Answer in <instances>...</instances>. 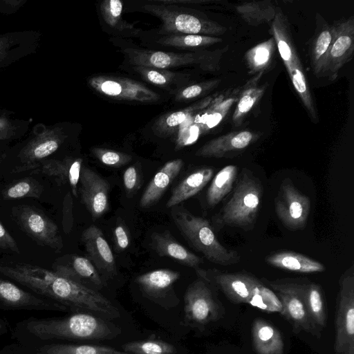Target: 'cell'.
Returning <instances> with one entry per match:
<instances>
[{
  "label": "cell",
  "instance_id": "6da1fadb",
  "mask_svg": "<svg viewBox=\"0 0 354 354\" xmlns=\"http://www.w3.org/2000/svg\"><path fill=\"white\" fill-rule=\"evenodd\" d=\"M0 274L42 297L64 306L69 313L85 312L111 321L120 316L118 308L98 291L53 270L16 263L0 264Z\"/></svg>",
  "mask_w": 354,
  "mask_h": 354
},
{
  "label": "cell",
  "instance_id": "7a4b0ae2",
  "mask_svg": "<svg viewBox=\"0 0 354 354\" xmlns=\"http://www.w3.org/2000/svg\"><path fill=\"white\" fill-rule=\"evenodd\" d=\"M12 338L25 346L54 343H80L113 339L120 328L112 321L94 314L77 312L63 317H31L17 322Z\"/></svg>",
  "mask_w": 354,
  "mask_h": 354
},
{
  "label": "cell",
  "instance_id": "3957f363",
  "mask_svg": "<svg viewBox=\"0 0 354 354\" xmlns=\"http://www.w3.org/2000/svg\"><path fill=\"white\" fill-rule=\"evenodd\" d=\"M196 272L201 279L220 289L232 302L248 304L266 313L283 315L282 304L274 291L250 273L199 268Z\"/></svg>",
  "mask_w": 354,
  "mask_h": 354
},
{
  "label": "cell",
  "instance_id": "277c9868",
  "mask_svg": "<svg viewBox=\"0 0 354 354\" xmlns=\"http://www.w3.org/2000/svg\"><path fill=\"white\" fill-rule=\"evenodd\" d=\"M70 130L65 123L35 124L24 140L6 152L12 156L16 163L13 171L35 170L41 162L50 159L70 138Z\"/></svg>",
  "mask_w": 354,
  "mask_h": 354
},
{
  "label": "cell",
  "instance_id": "5b68a950",
  "mask_svg": "<svg viewBox=\"0 0 354 354\" xmlns=\"http://www.w3.org/2000/svg\"><path fill=\"white\" fill-rule=\"evenodd\" d=\"M171 215L187 243L208 261L221 266H230L239 262V253L227 249L219 242L207 220L177 205L172 207Z\"/></svg>",
  "mask_w": 354,
  "mask_h": 354
},
{
  "label": "cell",
  "instance_id": "8992f818",
  "mask_svg": "<svg viewBox=\"0 0 354 354\" xmlns=\"http://www.w3.org/2000/svg\"><path fill=\"white\" fill-rule=\"evenodd\" d=\"M270 32L274 37L279 55L285 65L292 86L308 115L318 121L317 111L302 64L297 52L288 19L279 8L271 22Z\"/></svg>",
  "mask_w": 354,
  "mask_h": 354
},
{
  "label": "cell",
  "instance_id": "52a82bcc",
  "mask_svg": "<svg viewBox=\"0 0 354 354\" xmlns=\"http://www.w3.org/2000/svg\"><path fill=\"white\" fill-rule=\"evenodd\" d=\"M262 186L250 171L241 174L234 192L216 219L221 226L248 227L255 223L259 209Z\"/></svg>",
  "mask_w": 354,
  "mask_h": 354
},
{
  "label": "cell",
  "instance_id": "ba28073f",
  "mask_svg": "<svg viewBox=\"0 0 354 354\" xmlns=\"http://www.w3.org/2000/svg\"><path fill=\"white\" fill-rule=\"evenodd\" d=\"M228 46L214 51H196L176 53L144 49L127 48L124 50L129 62L135 66L166 69L188 65H198L202 69L216 71L219 69L221 57Z\"/></svg>",
  "mask_w": 354,
  "mask_h": 354
},
{
  "label": "cell",
  "instance_id": "9c48e42d",
  "mask_svg": "<svg viewBox=\"0 0 354 354\" xmlns=\"http://www.w3.org/2000/svg\"><path fill=\"white\" fill-rule=\"evenodd\" d=\"M274 291L283 306V317L295 333L304 331L317 338L321 332L315 327L308 313L303 292V279L263 280Z\"/></svg>",
  "mask_w": 354,
  "mask_h": 354
},
{
  "label": "cell",
  "instance_id": "30bf717a",
  "mask_svg": "<svg viewBox=\"0 0 354 354\" xmlns=\"http://www.w3.org/2000/svg\"><path fill=\"white\" fill-rule=\"evenodd\" d=\"M335 354H354V266L352 264L339 280L336 299Z\"/></svg>",
  "mask_w": 354,
  "mask_h": 354
},
{
  "label": "cell",
  "instance_id": "8fae6325",
  "mask_svg": "<svg viewBox=\"0 0 354 354\" xmlns=\"http://www.w3.org/2000/svg\"><path fill=\"white\" fill-rule=\"evenodd\" d=\"M142 8L160 19L161 32L165 33L212 36L223 35L227 30L214 21L162 3L146 4Z\"/></svg>",
  "mask_w": 354,
  "mask_h": 354
},
{
  "label": "cell",
  "instance_id": "7c38bea8",
  "mask_svg": "<svg viewBox=\"0 0 354 354\" xmlns=\"http://www.w3.org/2000/svg\"><path fill=\"white\" fill-rule=\"evenodd\" d=\"M223 315L224 308L207 281L200 279L189 286L184 295L185 325L203 329L221 319Z\"/></svg>",
  "mask_w": 354,
  "mask_h": 354
},
{
  "label": "cell",
  "instance_id": "4fadbf2b",
  "mask_svg": "<svg viewBox=\"0 0 354 354\" xmlns=\"http://www.w3.org/2000/svg\"><path fill=\"white\" fill-rule=\"evenodd\" d=\"M333 39L325 56L319 77L333 81L354 52V17L342 19L331 25Z\"/></svg>",
  "mask_w": 354,
  "mask_h": 354
},
{
  "label": "cell",
  "instance_id": "5bb4252c",
  "mask_svg": "<svg viewBox=\"0 0 354 354\" xmlns=\"http://www.w3.org/2000/svg\"><path fill=\"white\" fill-rule=\"evenodd\" d=\"M274 207L283 225L290 230H297L306 224L310 211V200L300 192L290 179H285L275 198Z\"/></svg>",
  "mask_w": 354,
  "mask_h": 354
},
{
  "label": "cell",
  "instance_id": "9a60e30c",
  "mask_svg": "<svg viewBox=\"0 0 354 354\" xmlns=\"http://www.w3.org/2000/svg\"><path fill=\"white\" fill-rule=\"evenodd\" d=\"M88 82L98 93L117 100L152 102L160 98L142 84L126 77L98 75L90 78Z\"/></svg>",
  "mask_w": 354,
  "mask_h": 354
},
{
  "label": "cell",
  "instance_id": "2e32d148",
  "mask_svg": "<svg viewBox=\"0 0 354 354\" xmlns=\"http://www.w3.org/2000/svg\"><path fill=\"white\" fill-rule=\"evenodd\" d=\"M0 309L69 313L64 306L27 291L0 277Z\"/></svg>",
  "mask_w": 354,
  "mask_h": 354
},
{
  "label": "cell",
  "instance_id": "e0dca14e",
  "mask_svg": "<svg viewBox=\"0 0 354 354\" xmlns=\"http://www.w3.org/2000/svg\"><path fill=\"white\" fill-rule=\"evenodd\" d=\"M17 218L21 228L40 244L59 251L63 241L57 225L44 213L28 206L21 207Z\"/></svg>",
  "mask_w": 354,
  "mask_h": 354
},
{
  "label": "cell",
  "instance_id": "ac0fdd59",
  "mask_svg": "<svg viewBox=\"0 0 354 354\" xmlns=\"http://www.w3.org/2000/svg\"><path fill=\"white\" fill-rule=\"evenodd\" d=\"M79 182L82 202L93 219H97L109 209L110 185L98 174L86 167H82Z\"/></svg>",
  "mask_w": 354,
  "mask_h": 354
},
{
  "label": "cell",
  "instance_id": "d6986e66",
  "mask_svg": "<svg viewBox=\"0 0 354 354\" xmlns=\"http://www.w3.org/2000/svg\"><path fill=\"white\" fill-rule=\"evenodd\" d=\"M40 30H21L0 34V68L28 55L35 54L40 46Z\"/></svg>",
  "mask_w": 354,
  "mask_h": 354
},
{
  "label": "cell",
  "instance_id": "ffe728a7",
  "mask_svg": "<svg viewBox=\"0 0 354 354\" xmlns=\"http://www.w3.org/2000/svg\"><path fill=\"white\" fill-rule=\"evenodd\" d=\"M53 268L59 274L96 291L106 286L94 265L84 257L75 254L62 257L54 263Z\"/></svg>",
  "mask_w": 354,
  "mask_h": 354
},
{
  "label": "cell",
  "instance_id": "44dd1931",
  "mask_svg": "<svg viewBox=\"0 0 354 354\" xmlns=\"http://www.w3.org/2000/svg\"><path fill=\"white\" fill-rule=\"evenodd\" d=\"M259 133L241 130L215 138L199 148L196 156L203 158H228L243 151L259 138Z\"/></svg>",
  "mask_w": 354,
  "mask_h": 354
},
{
  "label": "cell",
  "instance_id": "7402d4cb",
  "mask_svg": "<svg viewBox=\"0 0 354 354\" xmlns=\"http://www.w3.org/2000/svg\"><path fill=\"white\" fill-rule=\"evenodd\" d=\"M82 241L88 259L100 274L106 278L114 277L117 273L115 260L101 230L94 225H90L83 232Z\"/></svg>",
  "mask_w": 354,
  "mask_h": 354
},
{
  "label": "cell",
  "instance_id": "603a6c76",
  "mask_svg": "<svg viewBox=\"0 0 354 354\" xmlns=\"http://www.w3.org/2000/svg\"><path fill=\"white\" fill-rule=\"evenodd\" d=\"M82 167V159L66 156L62 159L50 158L41 162L33 170L55 178L61 184H68L75 197H77V185Z\"/></svg>",
  "mask_w": 354,
  "mask_h": 354
},
{
  "label": "cell",
  "instance_id": "cb8c5ba5",
  "mask_svg": "<svg viewBox=\"0 0 354 354\" xmlns=\"http://www.w3.org/2000/svg\"><path fill=\"white\" fill-rule=\"evenodd\" d=\"M151 237V246L160 257L171 258L180 264L196 270L203 262L202 258L180 244L167 230L154 232Z\"/></svg>",
  "mask_w": 354,
  "mask_h": 354
},
{
  "label": "cell",
  "instance_id": "d4e9b609",
  "mask_svg": "<svg viewBox=\"0 0 354 354\" xmlns=\"http://www.w3.org/2000/svg\"><path fill=\"white\" fill-rule=\"evenodd\" d=\"M183 165V162L180 158L167 162L146 187L140 199V206L148 208L156 203L180 173Z\"/></svg>",
  "mask_w": 354,
  "mask_h": 354
},
{
  "label": "cell",
  "instance_id": "484cf974",
  "mask_svg": "<svg viewBox=\"0 0 354 354\" xmlns=\"http://www.w3.org/2000/svg\"><path fill=\"white\" fill-rule=\"evenodd\" d=\"M252 337L257 354H283L284 344L281 333L267 320L257 318L253 321Z\"/></svg>",
  "mask_w": 354,
  "mask_h": 354
},
{
  "label": "cell",
  "instance_id": "4316f807",
  "mask_svg": "<svg viewBox=\"0 0 354 354\" xmlns=\"http://www.w3.org/2000/svg\"><path fill=\"white\" fill-rule=\"evenodd\" d=\"M266 262L274 268L298 273L322 272L326 270L320 262L292 251L282 250L267 256Z\"/></svg>",
  "mask_w": 354,
  "mask_h": 354
},
{
  "label": "cell",
  "instance_id": "83f0119b",
  "mask_svg": "<svg viewBox=\"0 0 354 354\" xmlns=\"http://www.w3.org/2000/svg\"><path fill=\"white\" fill-rule=\"evenodd\" d=\"M263 74L254 75L241 87L232 115V123L234 127L241 125L249 113L263 97L268 86L267 83L260 84Z\"/></svg>",
  "mask_w": 354,
  "mask_h": 354
},
{
  "label": "cell",
  "instance_id": "f1b7e54d",
  "mask_svg": "<svg viewBox=\"0 0 354 354\" xmlns=\"http://www.w3.org/2000/svg\"><path fill=\"white\" fill-rule=\"evenodd\" d=\"M180 277L177 271L158 269L138 276L136 282L147 297L158 299L169 292Z\"/></svg>",
  "mask_w": 354,
  "mask_h": 354
},
{
  "label": "cell",
  "instance_id": "f546056e",
  "mask_svg": "<svg viewBox=\"0 0 354 354\" xmlns=\"http://www.w3.org/2000/svg\"><path fill=\"white\" fill-rule=\"evenodd\" d=\"M333 39V29L319 13L316 16V29L309 45V58L315 75L319 77L325 56Z\"/></svg>",
  "mask_w": 354,
  "mask_h": 354
},
{
  "label": "cell",
  "instance_id": "4dcf8cb0",
  "mask_svg": "<svg viewBox=\"0 0 354 354\" xmlns=\"http://www.w3.org/2000/svg\"><path fill=\"white\" fill-rule=\"evenodd\" d=\"M214 169L204 167L185 178L173 190L167 207H173L198 194L211 180Z\"/></svg>",
  "mask_w": 354,
  "mask_h": 354
},
{
  "label": "cell",
  "instance_id": "1f68e13d",
  "mask_svg": "<svg viewBox=\"0 0 354 354\" xmlns=\"http://www.w3.org/2000/svg\"><path fill=\"white\" fill-rule=\"evenodd\" d=\"M25 347L37 354H131L109 346L82 343H54Z\"/></svg>",
  "mask_w": 354,
  "mask_h": 354
},
{
  "label": "cell",
  "instance_id": "d6a6232c",
  "mask_svg": "<svg viewBox=\"0 0 354 354\" xmlns=\"http://www.w3.org/2000/svg\"><path fill=\"white\" fill-rule=\"evenodd\" d=\"M303 292L310 319L321 332L327 321V307L323 289L318 283L303 279Z\"/></svg>",
  "mask_w": 354,
  "mask_h": 354
},
{
  "label": "cell",
  "instance_id": "836d02e7",
  "mask_svg": "<svg viewBox=\"0 0 354 354\" xmlns=\"http://www.w3.org/2000/svg\"><path fill=\"white\" fill-rule=\"evenodd\" d=\"M276 47L275 40L272 37L248 49L244 55L248 73L253 75L264 73L271 66Z\"/></svg>",
  "mask_w": 354,
  "mask_h": 354
},
{
  "label": "cell",
  "instance_id": "e575fe53",
  "mask_svg": "<svg viewBox=\"0 0 354 354\" xmlns=\"http://www.w3.org/2000/svg\"><path fill=\"white\" fill-rule=\"evenodd\" d=\"M236 12L250 26H258L271 23L279 8L271 1L245 2L235 7Z\"/></svg>",
  "mask_w": 354,
  "mask_h": 354
},
{
  "label": "cell",
  "instance_id": "d590c367",
  "mask_svg": "<svg viewBox=\"0 0 354 354\" xmlns=\"http://www.w3.org/2000/svg\"><path fill=\"white\" fill-rule=\"evenodd\" d=\"M238 174V167L230 165L222 168L214 177L207 192V203L210 207L219 203L232 190Z\"/></svg>",
  "mask_w": 354,
  "mask_h": 354
},
{
  "label": "cell",
  "instance_id": "8d00e7d4",
  "mask_svg": "<svg viewBox=\"0 0 354 354\" xmlns=\"http://www.w3.org/2000/svg\"><path fill=\"white\" fill-rule=\"evenodd\" d=\"M15 112L6 109L0 110V144H8L25 136L32 119L15 118Z\"/></svg>",
  "mask_w": 354,
  "mask_h": 354
},
{
  "label": "cell",
  "instance_id": "74e56055",
  "mask_svg": "<svg viewBox=\"0 0 354 354\" xmlns=\"http://www.w3.org/2000/svg\"><path fill=\"white\" fill-rule=\"evenodd\" d=\"M241 87L230 89L222 93L209 105L207 114V124L209 127H213L219 123L227 115L232 105L236 102Z\"/></svg>",
  "mask_w": 354,
  "mask_h": 354
},
{
  "label": "cell",
  "instance_id": "f35d334b",
  "mask_svg": "<svg viewBox=\"0 0 354 354\" xmlns=\"http://www.w3.org/2000/svg\"><path fill=\"white\" fill-rule=\"evenodd\" d=\"M161 45L179 48H199L212 46L223 41L218 37L201 35H171L160 38Z\"/></svg>",
  "mask_w": 354,
  "mask_h": 354
},
{
  "label": "cell",
  "instance_id": "ab89813d",
  "mask_svg": "<svg viewBox=\"0 0 354 354\" xmlns=\"http://www.w3.org/2000/svg\"><path fill=\"white\" fill-rule=\"evenodd\" d=\"M212 101L213 97L209 96L183 110L171 113L160 118L157 123L158 129H160L158 131L162 133L172 132V129L178 127L193 113L207 107Z\"/></svg>",
  "mask_w": 354,
  "mask_h": 354
},
{
  "label": "cell",
  "instance_id": "60d3db41",
  "mask_svg": "<svg viewBox=\"0 0 354 354\" xmlns=\"http://www.w3.org/2000/svg\"><path fill=\"white\" fill-rule=\"evenodd\" d=\"M122 351L131 354H175L176 348L171 344L159 339H147L125 343Z\"/></svg>",
  "mask_w": 354,
  "mask_h": 354
},
{
  "label": "cell",
  "instance_id": "b9f144b4",
  "mask_svg": "<svg viewBox=\"0 0 354 354\" xmlns=\"http://www.w3.org/2000/svg\"><path fill=\"white\" fill-rule=\"evenodd\" d=\"M122 3L120 0H105L100 5L104 21L111 27L120 30L131 28V26L122 19Z\"/></svg>",
  "mask_w": 354,
  "mask_h": 354
},
{
  "label": "cell",
  "instance_id": "7bdbcfd3",
  "mask_svg": "<svg viewBox=\"0 0 354 354\" xmlns=\"http://www.w3.org/2000/svg\"><path fill=\"white\" fill-rule=\"evenodd\" d=\"M41 187L37 183L30 178L21 179L8 187L3 193L7 200L17 199L25 197L39 198Z\"/></svg>",
  "mask_w": 354,
  "mask_h": 354
},
{
  "label": "cell",
  "instance_id": "ee69618b",
  "mask_svg": "<svg viewBox=\"0 0 354 354\" xmlns=\"http://www.w3.org/2000/svg\"><path fill=\"white\" fill-rule=\"evenodd\" d=\"M91 151L102 164L111 167H122L132 159L129 154L108 149L95 147Z\"/></svg>",
  "mask_w": 354,
  "mask_h": 354
},
{
  "label": "cell",
  "instance_id": "f6af8a7d",
  "mask_svg": "<svg viewBox=\"0 0 354 354\" xmlns=\"http://www.w3.org/2000/svg\"><path fill=\"white\" fill-rule=\"evenodd\" d=\"M135 69L147 81L160 86L167 84L174 77L172 73L162 69L145 66H136Z\"/></svg>",
  "mask_w": 354,
  "mask_h": 354
},
{
  "label": "cell",
  "instance_id": "bcb514c9",
  "mask_svg": "<svg viewBox=\"0 0 354 354\" xmlns=\"http://www.w3.org/2000/svg\"><path fill=\"white\" fill-rule=\"evenodd\" d=\"M220 82V80H212L206 82L193 84L185 88L177 95L176 99L178 100H189L195 98L208 90L216 87Z\"/></svg>",
  "mask_w": 354,
  "mask_h": 354
},
{
  "label": "cell",
  "instance_id": "7dc6e473",
  "mask_svg": "<svg viewBox=\"0 0 354 354\" xmlns=\"http://www.w3.org/2000/svg\"><path fill=\"white\" fill-rule=\"evenodd\" d=\"M139 174L135 165L129 167L123 174V183L126 191L129 194L134 192L138 187Z\"/></svg>",
  "mask_w": 354,
  "mask_h": 354
},
{
  "label": "cell",
  "instance_id": "c3c4849f",
  "mask_svg": "<svg viewBox=\"0 0 354 354\" xmlns=\"http://www.w3.org/2000/svg\"><path fill=\"white\" fill-rule=\"evenodd\" d=\"M114 240L118 251H122L129 247L130 239L124 225H118L114 229Z\"/></svg>",
  "mask_w": 354,
  "mask_h": 354
},
{
  "label": "cell",
  "instance_id": "681fc988",
  "mask_svg": "<svg viewBox=\"0 0 354 354\" xmlns=\"http://www.w3.org/2000/svg\"><path fill=\"white\" fill-rule=\"evenodd\" d=\"M0 248L2 249H6L12 250V252L19 253V247L12 238V236L8 233L6 229L0 222Z\"/></svg>",
  "mask_w": 354,
  "mask_h": 354
},
{
  "label": "cell",
  "instance_id": "f907efd6",
  "mask_svg": "<svg viewBox=\"0 0 354 354\" xmlns=\"http://www.w3.org/2000/svg\"><path fill=\"white\" fill-rule=\"evenodd\" d=\"M28 0H0V13L10 15L16 13Z\"/></svg>",
  "mask_w": 354,
  "mask_h": 354
},
{
  "label": "cell",
  "instance_id": "816d5d0a",
  "mask_svg": "<svg viewBox=\"0 0 354 354\" xmlns=\"http://www.w3.org/2000/svg\"><path fill=\"white\" fill-rule=\"evenodd\" d=\"M0 354H37L25 346L15 342L8 344L0 348Z\"/></svg>",
  "mask_w": 354,
  "mask_h": 354
},
{
  "label": "cell",
  "instance_id": "f5cc1de1",
  "mask_svg": "<svg viewBox=\"0 0 354 354\" xmlns=\"http://www.w3.org/2000/svg\"><path fill=\"white\" fill-rule=\"evenodd\" d=\"M10 329V324L8 321L2 317H0V337L8 333Z\"/></svg>",
  "mask_w": 354,
  "mask_h": 354
},
{
  "label": "cell",
  "instance_id": "db71d44e",
  "mask_svg": "<svg viewBox=\"0 0 354 354\" xmlns=\"http://www.w3.org/2000/svg\"><path fill=\"white\" fill-rule=\"evenodd\" d=\"M6 144H0V146L5 145Z\"/></svg>",
  "mask_w": 354,
  "mask_h": 354
},
{
  "label": "cell",
  "instance_id": "11a10c76",
  "mask_svg": "<svg viewBox=\"0 0 354 354\" xmlns=\"http://www.w3.org/2000/svg\"><path fill=\"white\" fill-rule=\"evenodd\" d=\"M0 110H1V108H0Z\"/></svg>",
  "mask_w": 354,
  "mask_h": 354
}]
</instances>
